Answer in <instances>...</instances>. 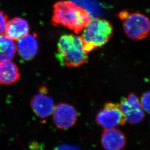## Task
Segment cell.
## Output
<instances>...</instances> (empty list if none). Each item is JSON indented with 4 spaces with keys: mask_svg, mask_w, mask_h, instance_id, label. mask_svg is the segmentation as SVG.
Returning a JSON list of instances; mask_svg holds the SVG:
<instances>
[{
    "mask_svg": "<svg viewBox=\"0 0 150 150\" xmlns=\"http://www.w3.org/2000/svg\"><path fill=\"white\" fill-rule=\"evenodd\" d=\"M91 20V13L74 2L60 1L54 4L52 19L54 25H61L78 34Z\"/></svg>",
    "mask_w": 150,
    "mask_h": 150,
    "instance_id": "cell-1",
    "label": "cell"
},
{
    "mask_svg": "<svg viewBox=\"0 0 150 150\" xmlns=\"http://www.w3.org/2000/svg\"><path fill=\"white\" fill-rule=\"evenodd\" d=\"M88 53L85 51L81 36L66 34L60 37L57 44L58 61L68 67H78L88 61Z\"/></svg>",
    "mask_w": 150,
    "mask_h": 150,
    "instance_id": "cell-2",
    "label": "cell"
},
{
    "mask_svg": "<svg viewBox=\"0 0 150 150\" xmlns=\"http://www.w3.org/2000/svg\"><path fill=\"white\" fill-rule=\"evenodd\" d=\"M113 35V27L103 19H91L82 31L81 37L85 51L88 53L106 44Z\"/></svg>",
    "mask_w": 150,
    "mask_h": 150,
    "instance_id": "cell-3",
    "label": "cell"
},
{
    "mask_svg": "<svg viewBox=\"0 0 150 150\" xmlns=\"http://www.w3.org/2000/svg\"><path fill=\"white\" fill-rule=\"evenodd\" d=\"M126 35L132 40L139 41L150 33V20L146 15L138 12L123 10L118 14Z\"/></svg>",
    "mask_w": 150,
    "mask_h": 150,
    "instance_id": "cell-4",
    "label": "cell"
},
{
    "mask_svg": "<svg viewBox=\"0 0 150 150\" xmlns=\"http://www.w3.org/2000/svg\"><path fill=\"white\" fill-rule=\"evenodd\" d=\"M96 121L105 130L114 129L125 124L126 121L120 104L108 102L98 112Z\"/></svg>",
    "mask_w": 150,
    "mask_h": 150,
    "instance_id": "cell-5",
    "label": "cell"
},
{
    "mask_svg": "<svg viewBox=\"0 0 150 150\" xmlns=\"http://www.w3.org/2000/svg\"><path fill=\"white\" fill-rule=\"evenodd\" d=\"M120 108L126 121L132 124L142 122L145 118V113L140 101L136 95L130 93L121 100Z\"/></svg>",
    "mask_w": 150,
    "mask_h": 150,
    "instance_id": "cell-6",
    "label": "cell"
},
{
    "mask_svg": "<svg viewBox=\"0 0 150 150\" xmlns=\"http://www.w3.org/2000/svg\"><path fill=\"white\" fill-rule=\"evenodd\" d=\"M78 118L75 108L68 104L61 103L55 106L53 113V120L57 127L68 129L76 122Z\"/></svg>",
    "mask_w": 150,
    "mask_h": 150,
    "instance_id": "cell-7",
    "label": "cell"
},
{
    "mask_svg": "<svg viewBox=\"0 0 150 150\" xmlns=\"http://www.w3.org/2000/svg\"><path fill=\"white\" fill-rule=\"evenodd\" d=\"M100 141L105 150H122L126 143L125 134L116 128L105 130Z\"/></svg>",
    "mask_w": 150,
    "mask_h": 150,
    "instance_id": "cell-8",
    "label": "cell"
},
{
    "mask_svg": "<svg viewBox=\"0 0 150 150\" xmlns=\"http://www.w3.org/2000/svg\"><path fill=\"white\" fill-rule=\"evenodd\" d=\"M31 105L35 115L42 119L47 118L53 114L55 107L53 99L45 95L43 91L32 98Z\"/></svg>",
    "mask_w": 150,
    "mask_h": 150,
    "instance_id": "cell-9",
    "label": "cell"
},
{
    "mask_svg": "<svg viewBox=\"0 0 150 150\" xmlns=\"http://www.w3.org/2000/svg\"><path fill=\"white\" fill-rule=\"evenodd\" d=\"M17 51L20 57L25 61L34 58L38 51V43L35 35H27L18 40Z\"/></svg>",
    "mask_w": 150,
    "mask_h": 150,
    "instance_id": "cell-10",
    "label": "cell"
},
{
    "mask_svg": "<svg viewBox=\"0 0 150 150\" xmlns=\"http://www.w3.org/2000/svg\"><path fill=\"white\" fill-rule=\"evenodd\" d=\"M28 23L23 19L15 17L8 21L5 34L13 41H18L28 34Z\"/></svg>",
    "mask_w": 150,
    "mask_h": 150,
    "instance_id": "cell-11",
    "label": "cell"
},
{
    "mask_svg": "<svg viewBox=\"0 0 150 150\" xmlns=\"http://www.w3.org/2000/svg\"><path fill=\"white\" fill-rule=\"evenodd\" d=\"M20 74L17 65L11 61L0 62V84L10 85L18 81Z\"/></svg>",
    "mask_w": 150,
    "mask_h": 150,
    "instance_id": "cell-12",
    "label": "cell"
},
{
    "mask_svg": "<svg viewBox=\"0 0 150 150\" xmlns=\"http://www.w3.org/2000/svg\"><path fill=\"white\" fill-rule=\"evenodd\" d=\"M17 51L13 40L6 35H0V62L13 59Z\"/></svg>",
    "mask_w": 150,
    "mask_h": 150,
    "instance_id": "cell-13",
    "label": "cell"
},
{
    "mask_svg": "<svg viewBox=\"0 0 150 150\" xmlns=\"http://www.w3.org/2000/svg\"><path fill=\"white\" fill-rule=\"evenodd\" d=\"M140 103L143 110L150 114V91L142 96Z\"/></svg>",
    "mask_w": 150,
    "mask_h": 150,
    "instance_id": "cell-14",
    "label": "cell"
},
{
    "mask_svg": "<svg viewBox=\"0 0 150 150\" xmlns=\"http://www.w3.org/2000/svg\"><path fill=\"white\" fill-rule=\"evenodd\" d=\"M8 21L7 15L0 10V35L5 33Z\"/></svg>",
    "mask_w": 150,
    "mask_h": 150,
    "instance_id": "cell-15",
    "label": "cell"
},
{
    "mask_svg": "<svg viewBox=\"0 0 150 150\" xmlns=\"http://www.w3.org/2000/svg\"><path fill=\"white\" fill-rule=\"evenodd\" d=\"M54 150H81L80 148L70 145H61L59 146H57Z\"/></svg>",
    "mask_w": 150,
    "mask_h": 150,
    "instance_id": "cell-16",
    "label": "cell"
}]
</instances>
